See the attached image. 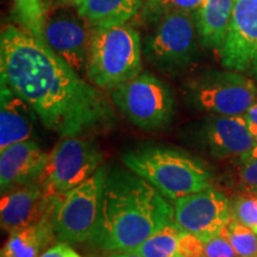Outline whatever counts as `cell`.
Listing matches in <instances>:
<instances>
[{
    "label": "cell",
    "mask_w": 257,
    "mask_h": 257,
    "mask_svg": "<svg viewBox=\"0 0 257 257\" xmlns=\"http://www.w3.org/2000/svg\"><path fill=\"white\" fill-rule=\"evenodd\" d=\"M0 75L42 124L61 137L82 136L113 124V110L100 89L22 28L8 25L2 31Z\"/></svg>",
    "instance_id": "1"
},
{
    "label": "cell",
    "mask_w": 257,
    "mask_h": 257,
    "mask_svg": "<svg viewBox=\"0 0 257 257\" xmlns=\"http://www.w3.org/2000/svg\"><path fill=\"white\" fill-rule=\"evenodd\" d=\"M174 221V208L162 193L133 170L114 168L105 174L100 220L92 242L107 251L134 252Z\"/></svg>",
    "instance_id": "2"
},
{
    "label": "cell",
    "mask_w": 257,
    "mask_h": 257,
    "mask_svg": "<svg viewBox=\"0 0 257 257\" xmlns=\"http://www.w3.org/2000/svg\"><path fill=\"white\" fill-rule=\"evenodd\" d=\"M121 161L127 169L172 200L212 187L211 175L205 166L175 148H137L123 154Z\"/></svg>",
    "instance_id": "3"
},
{
    "label": "cell",
    "mask_w": 257,
    "mask_h": 257,
    "mask_svg": "<svg viewBox=\"0 0 257 257\" xmlns=\"http://www.w3.org/2000/svg\"><path fill=\"white\" fill-rule=\"evenodd\" d=\"M142 55L140 32L128 23L92 29L86 76L108 92L142 73Z\"/></svg>",
    "instance_id": "4"
},
{
    "label": "cell",
    "mask_w": 257,
    "mask_h": 257,
    "mask_svg": "<svg viewBox=\"0 0 257 257\" xmlns=\"http://www.w3.org/2000/svg\"><path fill=\"white\" fill-rule=\"evenodd\" d=\"M108 93L115 107L143 130L166 127L173 119L174 99L172 91L153 74H138Z\"/></svg>",
    "instance_id": "5"
},
{
    "label": "cell",
    "mask_w": 257,
    "mask_h": 257,
    "mask_svg": "<svg viewBox=\"0 0 257 257\" xmlns=\"http://www.w3.org/2000/svg\"><path fill=\"white\" fill-rule=\"evenodd\" d=\"M106 169L100 167L91 178L57 199L54 212L56 238L68 244L93 240L101 213Z\"/></svg>",
    "instance_id": "6"
},
{
    "label": "cell",
    "mask_w": 257,
    "mask_h": 257,
    "mask_svg": "<svg viewBox=\"0 0 257 257\" xmlns=\"http://www.w3.org/2000/svg\"><path fill=\"white\" fill-rule=\"evenodd\" d=\"M143 44L146 59L166 74H178L194 60L198 28L191 12H173L156 22Z\"/></svg>",
    "instance_id": "7"
},
{
    "label": "cell",
    "mask_w": 257,
    "mask_h": 257,
    "mask_svg": "<svg viewBox=\"0 0 257 257\" xmlns=\"http://www.w3.org/2000/svg\"><path fill=\"white\" fill-rule=\"evenodd\" d=\"M185 89L186 98L194 107L218 115H244L257 102L256 83L230 69L201 74Z\"/></svg>",
    "instance_id": "8"
},
{
    "label": "cell",
    "mask_w": 257,
    "mask_h": 257,
    "mask_svg": "<svg viewBox=\"0 0 257 257\" xmlns=\"http://www.w3.org/2000/svg\"><path fill=\"white\" fill-rule=\"evenodd\" d=\"M101 162V153L91 141L63 136L49 154L42 182L48 194L61 197L91 178Z\"/></svg>",
    "instance_id": "9"
},
{
    "label": "cell",
    "mask_w": 257,
    "mask_h": 257,
    "mask_svg": "<svg viewBox=\"0 0 257 257\" xmlns=\"http://www.w3.org/2000/svg\"><path fill=\"white\" fill-rule=\"evenodd\" d=\"M92 28L78 10L59 5L48 10L43 41L76 73L86 74Z\"/></svg>",
    "instance_id": "10"
},
{
    "label": "cell",
    "mask_w": 257,
    "mask_h": 257,
    "mask_svg": "<svg viewBox=\"0 0 257 257\" xmlns=\"http://www.w3.org/2000/svg\"><path fill=\"white\" fill-rule=\"evenodd\" d=\"M173 208L180 230L195 234L204 242L220 234L231 219V202L212 187L175 199Z\"/></svg>",
    "instance_id": "11"
},
{
    "label": "cell",
    "mask_w": 257,
    "mask_h": 257,
    "mask_svg": "<svg viewBox=\"0 0 257 257\" xmlns=\"http://www.w3.org/2000/svg\"><path fill=\"white\" fill-rule=\"evenodd\" d=\"M219 56L225 68L257 74V0H233L229 30Z\"/></svg>",
    "instance_id": "12"
},
{
    "label": "cell",
    "mask_w": 257,
    "mask_h": 257,
    "mask_svg": "<svg viewBox=\"0 0 257 257\" xmlns=\"http://www.w3.org/2000/svg\"><path fill=\"white\" fill-rule=\"evenodd\" d=\"M49 161V154L34 141L28 140L0 150L2 193L41 181Z\"/></svg>",
    "instance_id": "13"
},
{
    "label": "cell",
    "mask_w": 257,
    "mask_h": 257,
    "mask_svg": "<svg viewBox=\"0 0 257 257\" xmlns=\"http://www.w3.org/2000/svg\"><path fill=\"white\" fill-rule=\"evenodd\" d=\"M54 197L48 194L42 180L4 193L0 201L2 227L12 232L36 223L46 214Z\"/></svg>",
    "instance_id": "14"
},
{
    "label": "cell",
    "mask_w": 257,
    "mask_h": 257,
    "mask_svg": "<svg viewBox=\"0 0 257 257\" xmlns=\"http://www.w3.org/2000/svg\"><path fill=\"white\" fill-rule=\"evenodd\" d=\"M204 138L208 149L218 159H243L256 147L244 115H216L206 121Z\"/></svg>",
    "instance_id": "15"
},
{
    "label": "cell",
    "mask_w": 257,
    "mask_h": 257,
    "mask_svg": "<svg viewBox=\"0 0 257 257\" xmlns=\"http://www.w3.org/2000/svg\"><path fill=\"white\" fill-rule=\"evenodd\" d=\"M36 112L11 88L2 82L0 89V150L30 140Z\"/></svg>",
    "instance_id": "16"
},
{
    "label": "cell",
    "mask_w": 257,
    "mask_h": 257,
    "mask_svg": "<svg viewBox=\"0 0 257 257\" xmlns=\"http://www.w3.org/2000/svg\"><path fill=\"white\" fill-rule=\"evenodd\" d=\"M59 195L48 208L46 214L36 223L21 227L10 232V236L2 249V257H40L49 249L56 238L54 229V212Z\"/></svg>",
    "instance_id": "17"
},
{
    "label": "cell",
    "mask_w": 257,
    "mask_h": 257,
    "mask_svg": "<svg viewBox=\"0 0 257 257\" xmlns=\"http://www.w3.org/2000/svg\"><path fill=\"white\" fill-rule=\"evenodd\" d=\"M233 0H204L195 11L199 38L202 46L220 55L232 14Z\"/></svg>",
    "instance_id": "18"
},
{
    "label": "cell",
    "mask_w": 257,
    "mask_h": 257,
    "mask_svg": "<svg viewBox=\"0 0 257 257\" xmlns=\"http://www.w3.org/2000/svg\"><path fill=\"white\" fill-rule=\"evenodd\" d=\"M144 0H85L79 15L92 29L128 23L140 15Z\"/></svg>",
    "instance_id": "19"
},
{
    "label": "cell",
    "mask_w": 257,
    "mask_h": 257,
    "mask_svg": "<svg viewBox=\"0 0 257 257\" xmlns=\"http://www.w3.org/2000/svg\"><path fill=\"white\" fill-rule=\"evenodd\" d=\"M182 231L176 223H170L150 236L134 252L143 257H181L178 252V240Z\"/></svg>",
    "instance_id": "20"
},
{
    "label": "cell",
    "mask_w": 257,
    "mask_h": 257,
    "mask_svg": "<svg viewBox=\"0 0 257 257\" xmlns=\"http://www.w3.org/2000/svg\"><path fill=\"white\" fill-rule=\"evenodd\" d=\"M14 15L21 28L43 41L48 9L44 0H12Z\"/></svg>",
    "instance_id": "21"
},
{
    "label": "cell",
    "mask_w": 257,
    "mask_h": 257,
    "mask_svg": "<svg viewBox=\"0 0 257 257\" xmlns=\"http://www.w3.org/2000/svg\"><path fill=\"white\" fill-rule=\"evenodd\" d=\"M204 0H144L138 19L143 24H155L163 16L173 12H191L200 8Z\"/></svg>",
    "instance_id": "22"
},
{
    "label": "cell",
    "mask_w": 257,
    "mask_h": 257,
    "mask_svg": "<svg viewBox=\"0 0 257 257\" xmlns=\"http://www.w3.org/2000/svg\"><path fill=\"white\" fill-rule=\"evenodd\" d=\"M238 257H257V233L231 217L221 233Z\"/></svg>",
    "instance_id": "23"
},
{
    "label": "cell",
    "mask_w": 257,
    "mask_h": 257,
    "mask_svg": "<svg viewBox=\"0 0 257 257\" xmlns=\"http://www.w3.org/2000/svg\"><path fill=\"white\" fill-rule=\"evenodd\" d=\"M231 217L257 233V195L244 194L234 199Z\"/></svg>",
    "instance_id": "24"
},
{
    "label": "cell",
    "mask_w": 257,
    "mask_h": 257,
    "mask_svg": "<svg viewBox=\"0 0 257 257\" xmlns=\"http://www.w3.org/2000/svg\"><path fill=\"white\" fill-rule=\"evenodd\" d=\"M238 172L239 185L244 194L257 195V153L252 152L240 159Z\"/></svg>",
    "instance_id": "25"
},
{
    "label": "cell",
    "mask_w": 257,
    "mask_h": 257,
    "mask_svg": "<svg viewBox=\"0 0 257 257\" xmlns=\"http://www.w3.org/2000/svg\"><path fill=\"white\" fill-rule=\"evenodd\" d=\"M205 242L195 234L188 232L180 233L178 240V252L181 257H204Z\"/></svg>",
    "instance_id": "26"
},
{
    "label": "cell",
    "mask_w": 257,
    "mask_h": 257,
    "mask_svg": "<svg viewBox=\"0 0 257 257\" xmlns=\"http://www.w3.org/2000/svg\"><path fill=\"white\" fill-rule=\"evenodd\" d=\"M204 257H238V255L229 240L223 234H218L205 242Z\"/></svg>",
    "instance_id": "27"
},
{
    "label": "cell",
    "mask_w": 257,
    "mask_h": 257,
    "mask_svg": "<svg viewBox=\"0 0 257 257\" xmlns=\"http://www.w3.org/2000/svg\"><path fill=\"white\" fill-rule=\"evenodd\" d=\"M40 257H82L74 250L68 243L61 242L56 245L50 246Z\"/></svg>",
    "instance_id": "28"
},
{
    "label": "cell",
    "mask_w": 257,
    "mask_h": 257,
    "mask_svg": "<svg viewBox=\"0 0 257 257\" xmlns=\"http://www.w3.org/2000/svg\"><path fill=\"white\" fill-rule=\"evenodd\" d=\"M244 118L248 120L249 124L257 125V102H255V104L246 111V113L244 114Z\"/></svg>",
    "instance_id": "29"
},
{
    "label": "cell",
    "mask_w": 257,
    "mask_h": 257,
    "mask_svg": "<svg viewBox=\"0 0 257 257\" xmlns=\"http://www.w3.org/2000/svg\"><path fill=\"white\" fill-rule=\"evenodd\" d=\"M57 3H59V5L68 6V8L78 10L85 3V0H57Z\"/></svg>",
    "instance_id": "30"
},
{
    "label": "cell",
    "mask_w": 257,
    "mask_h": 257,
    "mask_svg": "<svg viewBox=\"0 0 257 257\" xmlns=\"http://www.w3.org/2000/svg\"><path fill=\"white\" fill-rule=\"evenodd\" d=\"M108 257H143L136 252H114L113 255Z\"/></svg>",
    "instance_id": "31"
},
{
    "label": "cell",
    "mask_w": 257,
    "mask_h": 257,
    "mask_svg": "<svg viewBox=\"0 0 257 257\" xmlns=\"http://www.w3.org/2000/svg\"><path fill=\"white\" fill-rule=\"evenodd\" d=\"M249 127H250V131H251L253 135V137H255V141H256V147L253 148V152L257 153V125L249 124Z\"/></svg>",
    "instance_id": "32"
}]
</instances>
